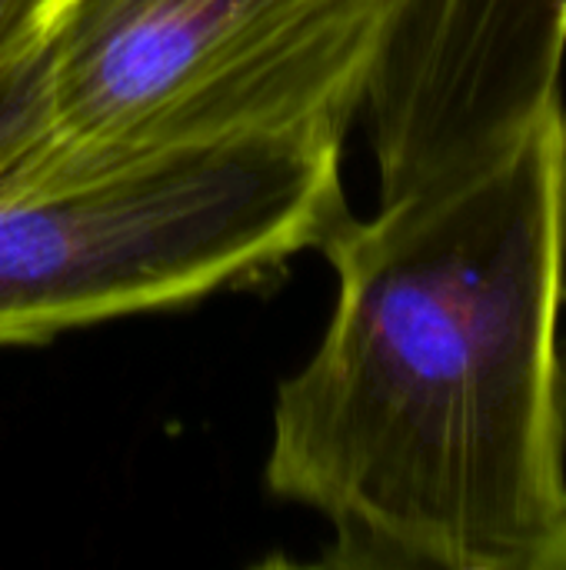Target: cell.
<instances>
[{
  "mask_svg": "<svg viewBox=\"0 0 566 570\" xmlns=\"http://www.w3.org/2000/svg\"><path fill=\"white\" fill-rule=\"evenodd\" d=\"M330 321L270 407L267 491L327 568L544 570L566 531V107L457 180L350 214Z\"/></svg>",
  "mask_w": 566,
  "mask_h": 570,
  "instance_id": "6da1fadb",
  "label": "cell"
},
{
  "mask_svg": "<svg viewBox=\"0 0 566 570\" xmlns=\"http://www.w3.org/2000/svg\"><path fill=\"white\" fill-rule=\"evenodd\" d=\"M344 147L217 144L0 194V351L197 304L324 250Z\"/></svg>",
  "mask_w": 566,
  "mask_h": 570,
  "instance_id": "3957f363",
  "label": "cell"
},
{
  "mask_svg": "<svg viewBox=\"0 0 566 570\" xmlns=\"http://www.w3.org/2000/svg\"><path fill=\"white\" fill-rule=\"evenodd\" d=\"M564 404H566V334H564Z\"/></svg>",
  "mask_w": 566,
  "mask_h": 570,
  "instance_id": "52a82bcc",
  "label": "cell"
},
{
  "mask_svg": "<svg viewBox=\"0 0 566 570\" xmlns=\"http://www.w3.org/2000/svg\"><path fill=\"white\" fill-rule=\"evenodd\" d=\"M390 7L27 0L0 37V194L190 147H344Z\"/></svg>",
  "mask_w": 566,
  "mask_h": 570,
  "instance_id": "7a4b0ae2",
  "label": "cell"
},
{
  "mask_svg": "<svg viewBox=\"0 0 566 570\" xmlns=\"http://www.w3.org/2000/svg\"><path fill=\"white\" fill-rule=\"evenodd\" d=\"M566 0H394L364 127L380 197L474 174L560 104Z\"/></svg>",
  "mask_w": 566,
  "mask_h": 570,
  "instance_id": "277c9868",
  "label": "cell"
},
{
  "mask_svg": "<svg viewBox=\"0 0 566 570\" xmlns=\"http://www.w3.org/2000/svg\"><path fill=\"white\" fill-rule=\"evenodd\" d=\"M544 570H566V531H564V538L557 541V548L550 551V558H547Z\"/></svg>",
  "mask_w": 566,
  "mask_h": 570,
  "instance_id": "8992f818",
  "label": "cell"
},
{
  "mask_svg": "<svg viewBox=\"0 0 566 570\" xmlns=\"http://www.w3.org/2000/svg\"><path fill=\"white\" fill-rule=\"evenodd\" d=\"M27 0H0V37L7 33V27L17 20V13L23 10Z\"/></svg>",
  "mask_w": 566,
  "mask_h": 570,
  "instance_id": "5b68a950",
  "label": "cell"
}]
</instances>
